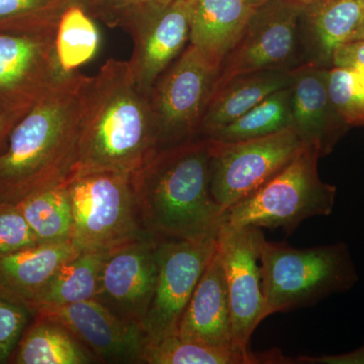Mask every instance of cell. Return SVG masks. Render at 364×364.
Segmentation results:
<instances>
[{"instance_id": "cell-1", "label": "cell", "mask_w": 364, "mask_h": 364, "mask_svg": "<svg viewBox=\"0 0 364 364\" xmlns=\"http://www.w3.org/2000/svg\"><path fill=\"white\" fill-rule=\"evenodd\" d=\"M90 78L68 74L14 126L0 154V203L16 205L75 174Z\"/></svg>"}, {"instance_id": "cell-2", "label": "cell", "mask_w": 364, "mask_h": 364, "mask_svg": "<svg viewBox=\"0 0 364 364\" xmlns=\"http://www.w3.org/2000/svg\"><path fill=\"white\" fill-rule=\"evenodd\" d=\"M159 151L150 95L128 61L109 59L90 78L76 172L135 174Z\"/></svg>"}, {"instance_id": "cell-3", "label": "cell", "mask_w": 364, "mask_h": 364, "mask_svg": "<svg viewBox=\"0 0 364 364\" xmlns=\"http://www.w3.org/2000/svg\"><path fill=\"white\" fill-rule=\"evenodd\" d=\"M210 143L198 136L158 151L133 176L146 232L157 240L218 234L225 210L210 191Z\"/></svg>"}, {"instance_id": "cell-4", "label": "cell", "mask_w": 364, "mask_h": 364, "mask_svg": "<svg viewBox=\"0 0 364 364\" xmlns=\"http://www.w3.org/2000/svg\"><path fill=\"white\" fill-rule=\"evenodd\" d=\"M260 262L264 318L316 305L332 294L349 291L358 282L344 242L299 249L265 239Z\"/></svg>"}, {"instance_id": "cell-5", "label": "cell", "mask_w": 364, "mask_h": 364, "mask_svg": "<svg viewBox=\"0 0 364 364\" xmlns=\"http://www.w3.org/2000/svg\"><path fill=\"white\" fill-rule=\"evenodd\" d=\"M133 176L77 172L66 181L73 210L71 243L79 252L107 253L151 237L141 219Z\"/></svg>"}, {"instance_id": "cell-6", "label": "cell", "mask_w": 364, "mask_h": 364, "mask_svg": "<svg viewBox=\"0 0 364 364\" xmlns=\"http://www.w3.org/2000/svg\"><path fill=\"white\" fill-rule=\"evenodd\" d=\"M318 158L320 152L305 144L279 173L228 208L223 223L293 233L305 220L331 214L336 188L321 181Z\"/></svg>"}, {"instance_id": "cell-7", "label": "cell", "mask_w": 364, "mask_h": 364, "mask_svg": "<svg viewBox=\"0 0 364 364\" xmlns=\"http://www.w3.org/2000/svg\"><path fill=\"white\" fill-rule=\"evenodd\" d=\"M208 140L210 191L225 212L279 173L305 145L294 126L238 142Z\"/></svg>"}, {"instance_id": "cell-8", "label": "cell", "mask_w": 364, "mask_h": 364, "mask_svg": "<svg viewBox=\"0 0 364 364\" xmlns=\"http://www.w3.org/2000/svg\"><path fill=\"white\" fill-rule=\"evenodd\" d=\"M219 71L189 45L158 79L150 102L159 150L198 138Z\"/></svg>"}, {"instance_id": "cell-9", "label": "cell", "mask_w": 364, "mask_h": 364, "mask_svg": "<svg viewBox=\"0 0 364 364\" xmlns=\"http://www.w3.org/2000/svg\"><path fill=\"white\" fill-rule=\"evenodd\" d=\"M56 28L0 31V114L21 119L68 75L57 61Z\"/></svg>"}, {"instance_id": "cell-10", "label": "cell", "mask_w": 364, "mask_h": 364, "mask_svg": "<svg viewBox=\"0 0 364 364\" xmlns=\"http://www.w3.org/2000/svg\"><path fill=\"white\" fill-rule=\"evenodd\" d=\"M218 245V234L196 239L159 240V270L144 318L146 342L177 334L182 314Z\"/></svg>"}, {"instance_id": "cell-11", "label": "cell", "mask_w": 364, "mask_h": 364, "mask_svg": "<svg viewBox=\"0 0 364 364\" xmlns=\"http://www.w3.org/2000/svg\"><path fill=\"white\" fill-rule=\"evenodd\" d=\"M261 229L223 223L218 232L217 249L226 277L234 344L248 356L254 354L249 349L251 337L264 320L260 249L265 236Z\"/></svg>"}, {"instance_id": "cell-12", "label": "cell", "mask_w": 364, "mask_h": 364, "mask_svg": "<svg viewBox=\"0 0 364 364\" xmlns=\"http://www.w3.org/2000/svg\"><path fill=\"white\" fill-rule=\"evenodd\" d=\"M304 6L291 0H268L258 6L223 62L212 95L238 76L287 69L296 53Z\"/></svg>"}, {"instance_id": "cell-13", "label": "cell", "mask_w": 364, "mask_h": 364, "mask_svg": "<svg viewBox=\"0 0 364 364\" xmlns=\"http://www.w3.org/2000/svg\"><path fill=\"white\" fill-rule=\"evenodd\" d=\"M117 26L133 39V55L128 62L136 85L150 95L158 79L181 56L189 41L186 0L134 9L124 14Z\"/></svg>"}, {"instance_id": "cell-14", "label": "cell", "mask_w": 364, "mask_h": 364, "mask_svg": "<svg viewBox=\"0 0 364 364\" xmlns=\"http://www.w3.org/2000/svg\"><path fill=\"white\" fill-rule=\"evenodd\" d=\"M159 240L148 237L105 256L95 299L124 322L142 325L159 270Z\"/></svg>"}, {"instance_id": "cell-15", "label": "cell", "mask_w": 364, "mask_h": 364, "mask_svg": "<svg viewBox=\"0 0 364 364\" xmlns=\"http://www.w3.org/2000/svg\"><path fill=\"white\" fill-rule=\"evenodd\" d=\"M33 314L63 325L100 363H143L146 338L142 328L117 318L95 299L39 306Z\"/></svg>"}, {"instance_id": "cell-16", "label": "cell", "mask_w": 364, "mask_h": 364, "mask_svg": "<svg viewBox=\"0 0 364 364\" xmlns=\"http://www.w3.org/2000/svg\"><path fill=\"white\" fill-rule=\"evenodd\" d=\"M328 69L309 63L291 71L293 126L301 140L321 157L329 154L348 128L333 107L328 93Z\"/></svg>"}, {"instance_id": "cell-17", "label": "cell", "mask_w": 364, "mask_h": 364, "mask_svg": "<svg viewBox=\"0 0 364 364\" xmlns=\"http://www.w3.org/2000/svg\"><path fill=\"white\" fill-rule=\"evenodd\" d=\"M177 335L184 340L236 349L226 277L218 249L182 314Z\"/></svg>"}, {"instance_id": "cell-18", "label": "cell", "mask_w": 364, "mask_h": 364, "mask_svg": "<svg viewBox=\"0 0 364 364\" xmlns=\"http://www.w3.org/2000/svg\"><path fill=\"white\" fill-rule=\"evenodd\" d=\"M186 4L189 45L220 70L257 7L248 0H186Z\"/></svg>"}, {"instance_id": "cell-19", "label": "cell", "mask_w": 364, "mask_h": 364, "mask_svg": "<svg viewBox=\"0 0 364 364\" xmlns=\"http://www.w3.org/2000/svg\"><path fill=\"white\" fill-rule=\"evenodd\" d=\"M79 252L71 242L37 244L0 255V289L33 311L54 273Z\"/></svg>"}, {"instance_id": "cell-20", "label": "cell", "mask_w": 364, "mask_h": 364, "mask_svg": "<svg viewBox=\"0 0 364 364\" xmlns=\"http://www.w3.org/2000/svg\"><path fill=\"white\" fill-rule=\"evenodd\" d=\"M291 71L274 69L232 79L215 91L203 114L200 136L236 121L275 91L291 85Z\"/></svg>"}, {"instance_id": "cell-21", "label": "cell", "mask_w": 364, "mask_h": 364, "mask_svg": "<svg viewBox=\"0 0 364 364\" xmlns=\"http://www.w3.org/2000/svg\"><path fill=\"white\" fill-rule=\"evenodd\" d=\"M97 360L57 321L33 317L9 358V364H87Z\"/></svg>"}, {"instance_id": "cell-22", "label": "cell", "mask_w": 364, "mask_h": 364, "mask_svg": "<svg viewBox=\"0 0 364 364\" xmlns=\"http://www.w3.org/2000/svg\"><path fill=\"white\" fill-rule=\"evenodd\" d=\"M363 18V0H316L305 4L301 21L310 36L317 63L331 64L334 52L348 42Z\"/></svg>"}, {"instance_id": "cell-23", "label": "cell", "mask_w": 364, "mask_h": 364, "mask_svg": "<svg viewBox=\"0 0 364 364\" xmlns=\"http://www.w3.org/2000/svg\"><path fill=\"white\" fill-rule=\"evenodd\" d=\"M279 351L261 352L248 356L236 349L181 339L178 335L146 342L143 363L147 364H287Z\"/></svg>"}, {"instance_id": "cell-24", "label": "cell", "mask_w": 364, "mask_h": 364, "mask_svg": "<svg viewBox=\"0 0 364 364\" xmlns=\"http://www.w3.org/2000/svg\"><path fill=\"white\" fill-rule=\"evenodd\" d=\"M107 253L77 252L54 273L33 306H67L95 299Z\"/></svg>"}, {"instance_id": "cell-25", "label": "cell", "mask_w": 364, "mask_h": 364, "mask_svg": "<svg viewBox=\"0 0 364 364\" xmlns=\"http://www.w3.org/2000/svg\"><path fill=\"white\" fill-rule=\"evenodd\" d=\"M40 244L71 242L73 210L66 182L16 203Z\"/></svg>"}, {"instance_id": "cell-26", "label": "cell", "mask_w": 364, "mask_h": 364, "mask_svg": "<svg viewBox=\"0 0 364 364\" xmlns=\"http://www.w3.org/2000/svg\"><path fill=\"white\" fill-rule=\"evenodd\" d=\"M293 127L291 85L275 91L236 121L215 129L203 138L238 142L272 135Z\"/></svg>"}, {"instance_id": "cell-27", "label": "cell", "mask_w": 364, "mask_h": 364, "mask_svg": "<svg viewBox=\"0 0 364 364\" xmlns=\"http://www.w3.org/2000/svg\"><path fill=\"white\" fill-rule=\"evenodd\" d=\"M100 33L85 4H76L62 14L55 33V53L64 73L77 71L97 55Z\"/></svg>"}, {"instance_id": "cell-28", "label": "cell", "mask_w": 364, "mask_h": 364, "mask_svg": "<svg viewBox=\"0 0 364 364\" xmlns=\"http://www.w3.org/2000/svg\"><path fill=\"white\" fill-rule=\"evenodd\" d=\"M88 0H0V31L54 28L68 7Z\"/></svg>"}, {"instance_id": "cell-29", "label": "cell", "mask_w": 364, "mask_h": 364, "mask_svg": "<svg viewBox=\"0 0 364 364\" xmlns=\"http://www.w3.org/2000/svg\"><path fill=\"white\" fill-rule=\"evenodd\" d=\"M328 93L335 111L348 127L364 126V78L349 69H328Z\"/></svg>"}, {"instance_id": "cell-30", "label": "cell", "mask_w": 364, "mask_h": 364, "mask_svg": "<svg viewBox=\"0 0 364 364\" xmlns=\"http://www.w3.org/2000/svg\"><path fill=\"white\" fill-rule=\"evenodd\" d=\"M33 317L30 306L0 289V364L9 363Z\"/></svg>"}, {"instance_id": "cell-31", "label": "cell", "mask_w": 364, "mask_h": 364, "mask_svg": "<svg viewBox=\"0 0 364 364\" xmlns=\"http://www.w3.org/2000/svg\"><path fill=\"white\" fill-rule=\"evenodd\" d=\"M40 244L16 203H0V255Z\"/></svg>"}, {"instance_id": "cell-32", "label": "cell", "mask_w": 364, "mask_h": 364, "mask_svg": "<svg viewBox=\"0 0 364 364\" xmlns=\"http://www.w3.org/2000/svg\"><path fill=\"white\" fill-rule=\"evenodd\" d=\"M176 0H88L86 9L93 18H100L112 28L124 14L140 7L167 4Z\"/></svg>"}, {"instance_id": "cell-33", "label": "cell", "mask_w": 364, "mask_h": 364, "mask_svg": "<svg viewBox=\"0 0 364 364\" xmlns=\"http://www.w3.org/2000/svg\"><path fill=\"white\" fill-rule=\"evenodd\" d=\"M331 65L349 69L364 78V40H351L333 54Z\"/></svg>"}, {"instance_id": "cell-34", "label": "cell", "mask_w": 364, "mask_h": 364, "mask_svg": "<svg viewBox=\"0 0 364 364\" xmlns=\"http://www.w3.org/2000/svg\"><path fill=\"white\" fill-rule=\"evenodd\" d=\"M291 363L299 364H364V344L356 350L338 355H323L318 358L299 356L291 358Z\"/></svg>"}, {"instance_id": "cell-35", "label": "cell", "mask_w": 364, "mask_h": 364, "mask_svg": "<svg viewBox=\"0 0 364 364\" xmlns=\"http://www.w3.org/2000/svg\"><path fill=\"white\" fill-rule=\"evenodd\" d=\"M20 121L21 119L16 117L0 114V154L6 149L11 131Z\"/></svg>"}, {"instance_id": "cell-36", "label": "cell", "mask_w": 364, "mask_h": 364, "mask_svg": "<svg viewBox=\"0 0 364 364\" xmlns=\"http://www.w3.org/2000/svg\"><path fill=\"white\" fill-rule=\"evenodd\" d=\"M351 40H364V18L360 21V23H359L358 28H356V30L352 33L349 41Z\"/></svg>"}, {"instance_id": "cell-37", "label": "cell", "mask_w": 364, "mask_h": 364, "mask_svg": "<svg viewBox=\"0 0 364 364\" xmlns=\"http://www.w3.org/2000/svg\"><path fill=\"white\" fill-rule=\"evenodd\" d=\"M252 6L255 7H258L261 6V4H265V2L268 1V0H248Z\"/></svg>"}, {"instance_id": "cell-38", "label": "cell", "mask_w": 364, "mask_h": 364, "mask_svg": "<svg viewBox=\"0 0 364 364\" xmlns=\"http://www.w3.org/2000/svg\"><path fill=\"white\" fill-rule=\"evenodd\" d=\"M291 1L298 2V4H311V2L316 1V0H291Z\"/></svg>"}, {"instance_id": "cell-39", "label": "cell", "mask_w": 364, "mask_h": 364, "mask_svg": "<svg viewBox=\"0 0 364 364\" xmlns=\"http://www.w3.org/2000/svg\"><path fill=\"white\" fill-rule=\"evenodd\" d=\"M363 6H364V0H363Z\"/></svg>"}]
</instances>
